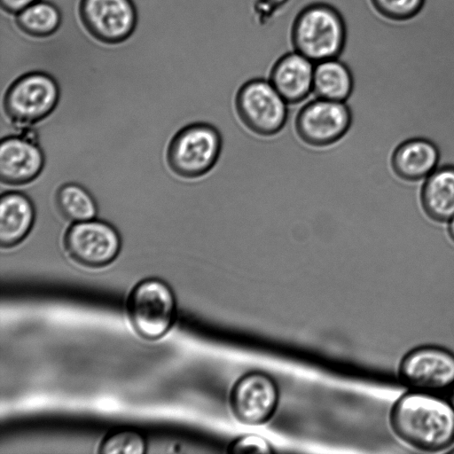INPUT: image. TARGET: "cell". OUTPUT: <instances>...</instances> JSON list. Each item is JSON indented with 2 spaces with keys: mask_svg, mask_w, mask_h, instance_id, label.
<instances>
[{
  "mask_svg": "<svg viewBox=\"0 0 454 454\" xmlns=\"http://www.w3.org/2000/svg\"><path fill=\"white\" fill-rule=\"evenodd\" d=\"M448 231L450 237L454 241V216L449 221Z\"/></svg>",
  "mask_w": 454,
  "mask_h": 454,
  "instance_id": "cell-24",
  "label": "cell"
},
{
  "mask_svg": "<svg viewBox=\"0 0 454 454\" xmlns=\"http://www.w3.org/2000/svg\"><path fill=\"white\" fill-rule=\"evenodd\" d=\"M354 85L350 68L340 58L315 64L312 92L316 98L345 102L351 96Z\"/></svg>",
  "mask_w": 454,
  "mask_h": 454,
  "instance_id": "cell-17",
  "label": "cell"
},
{
  "mask_svg": "<svg viewBox=\"0 0 454 454\" xmlns=\"http://www.w3.org/2000/svg\"><path fill=\"white\" fill-rule=\"evenodd\" d=\"M438 146L425 137H413L402 142L393 153L391 165L402 179L415 182L427 178L440 163Z\"/></svg>",
  "mask_w": 454,
  "mask_h": 454,
  "instance_id": "cell-14",
  "label": "cell"
},
{
  "mask_svg": "<svg viewBox=\"0 0 454 454\" xmlns=\"http://www.w3.org/2000/svg\"><path fill=\"white\" fill-rule=\"evenodd\" d=\"M18 27L33 37H47L59 27L62 15L59 8L47 0H39L14 15Z\"/></svg>",
  "mask_w": 454,
  "mask_h": 454,
  "instance_id": "cell-18",
  "label": "cell"
},
{
  "mask_svg": "<svg viewBox=\"0 0 454 454\" xmlns=\"http://www.w3.org/2000/svg\"><path fill=\"white\" fill-rule=\"evenodd\" d=\"M222 151L219 130L206 122H195L181 129L171 139L167 160L181 177L198 178L216 164Z\"/></svg>",
  "mask_w": 454,
  "mask_h": 454,
  "instance_id": "cell-4",
  "label": "cell"
},
{
  "mask_svg": "<svg viewBox=\"0 0 454 454\" xmlns=\"http://www.w3.org/2000/svg\"><path fill=\"white\" fill-rule=\"evenodd\" d=\"M449 401L450 403H451V405L453 406L454 408V384L451 386V387L450 388V397H449Z\"/></svg>",
  "mask_w": 454,
  "mask_h": 454,
  "instance_id": "cell-25",
  "label": "cell"
},
{
  "mask_svg": "<svg viewBox=\"0 0 454 454\" xmlns=\"http://www.w3.org/2000/svg\"><path fill=\"white\" fill-rule=\"evenodd\" d=\"M98 451L104 454H142L146 451V442L138 431L120 428L102 439Z\"/></svg>",
  "mask_w": 454,
  "mask_h": 454,
  "instance_id": "cell-20",
  "label": "cell"
},
{
  "mask_svg": "<svg viewBox=\"0 0 454 454\" xmlns=\"http://www.w3.org/2000/svg\"><path fill=\"white\" fill-rule=\"evenodd\" d=\"M351 122V111L344 102L317 98L300 109L294 126L303 143L313 147H326L340 141Z\"/></svg>",
  "mask_w": 454,
  "mask_h": 454,
  "instance_id": "cell-9",
  "label": "cell"
},
{
  "mask_svg": "<svg viewBox=\"0 0 454 454\" xmlns=\"http://www.w3.org/2000/svg\"><path fill=\"white\" fill-rule=\"evenodd\" d=\"M44 165L41 149L29 139L9 137L0 145V177L4 184L20 185L35 179Z\"/></svg>",
  "mask_w": 454,
  "mask_h": 454,
  "instance_id": "cell-13",
  "label": "cell"
},
{
  "mask_svg": "<svg viewBox=\"0 0 454 454\" xmlns=\"http://www.w3.org/2000/svg\"><path fill=\"white\" fill-rule=\"evenodd\" d=\"M126 308L134 331L146 340L161 339L176 321L175 294L160 278H148L137 283L128 295Z\"/></svg>",
  "mask_w": 454,
  "mask_h": 454,
  "instance_id": "cell-3",
  "label": "cell"
},
{
  "mask_svg": "<svg viewBox=\"0 0 454 454\" xmlns=\"http://www.w3.org/2000/svg\"><path fill=\"white\" fill-rule=\"evenodd\" d=\"M293 50L315 64L340 58L348 41V29L340 12L325 2L302 7L290 31Z\"/></svg>",
  "mask_w": 454,
  "mask_h": 454,
  "instance_id": "cell-2",
  "label": "cell"
},
{
  "mask_svg": "<svg viewBox=\"0 0 454 454\" xmlns=\"http://www.w3.org/2000/svg\"><path fill=\"white\" fill-rule=\"evenodd\" d=\"M390 427L411 447L439 452L454 444V408L435 394L411 390L390 411Z\"/></svg>",
  "mask_w": 454,
  "mask_h": 454,
  "instance_id": "cell-1",
  "label": "cell"
},
{
  "mask_svg": "<svg viewBox=\"0 0 454 454\" xmlns=\"http://www.w3.org/2000/svg\"><path fill=\"white\" fill-rule=\"evenodd\" d=\"M35 212L30 199L21 192L4 193L0 201V245L11 248L30 232Z\"/></svg>",
  "mask_w": 454,
  "mask_h": 454,
  "instance_id": "cell-15",
  "label": "cell"
},
{
  "mask_svg": "<svg viewBox=\"0 0 454 454\" xmlns=\"http://www.w3.org/2000/svg\"><path fill=\"white\" fill-rule=\"evenodd\" d=\"M59 90L48 73L31 71L14 80L4 98L7 117L18 124H32L47 117L56 107Z\"/></svg>",
  "mask_w": 454,
  "mask_h": 454,
  "instance_id": "cell-6",
  "label": "cell"
},
{
  "mask_svg": "<svg viewBox=\"0 0 454 454\" xmlns=\"http://www.w3.org/2000/svg\"><path fill=\"white\" fill-rule=\"evenodd\" d=\"M37 1L39 0H0V4L2 11L15 15Z\"/></svg>",
  "mask_w": 454,
  "mask_h": 454,
  "instance_id": "cell-23",
  "label": "cell"
},
{
  "mask_svg": "<svg viewBox=\"0 0 454 454\" xmlns=\"http://www.w3.org/2000/svg\"><path fill=\"white\" fill-rule=\"evenodd\" d=\"M230 403L234 416L241 423L250 426L265 424L278 407L277 384L264 372H247L234 383Z\"/></svg>",
  "mask_w": 454,
  "mask_h": 454,
  "instance_id": "cell-11",
  "label": "cell"
},
{
  "mask_svg": "<svg viewBox=\"0 0 454 454\" xmlns=\"http://www.w3.org/2000/svg\"><path fill=\"white\" fill-rule=\"evenodd\" d=\"M287 105L271 82L263 78L247 81L235 97L240 121L261 137H272L282 130L288 117Z\"/></svg>",
  "mask_w": 454,
  "mask_h": 454,
  "instance_id": "cell-5",
  "label": "cell"
},
{
  "mask_svg": "<svg viewBox=\"0 0 454 454\" xmlns=\"http://www.w3.org/2000/svg\"><path fill=\"white\" fill-rule=\"evenodd\" d=\"M228 452L262 453L272 450L270 444L262 436L247 434L233 440L228 446Z\"/></svg>",
  "mask_w": 454,
  "mask_h": 454,
  "instance_id": "cell-22",
  "label": "cell"
},
{
  "mask_svg": "<svg viewBox=\"0 0 454 454\" xmlns=\"http://www.w3.org/2000/svg\"><path fill=\"white\" fill-rule=\"evenodd\" d=\"M450 453H454V448L449 451Z\"/></svg>",
  "mask_w": 454,
  "mask_h": 454,
  "instance_id": "cell-26",
  "label": "cell"
},
{
  "mask_svg": "<svg viewBox=\"0 0 454 454\" xmlns=\"http://www.w3.org/2000/svg\"><path fill=\"white\" fill-rule=\"evenodd\" d=\"M315 63L293 50L272 65L269 81L288 105L302 102L312 92Z\"/></svg>",
  "mask_w": 454,
  "mask_h": 454,
  "instance_id": "cell-12",
  "label": "cell"
},
{
  "mask_svg": "<svg viewBox=\"0 0 454 454\" xmlns=\"http://www.w3.org/2000/svg\"><path fill=\"white\" fill-rule=\"evenodd\" d=\"M78 12L86 31L105 43L126 40L137 25L132 0H79Z\"/></svg>",
  "mask_w": 454,
  "mask_h": 454,
  "instance_id": "cell-10",
  "label": "cell"
},
{
  "mask_svg": "<svg viewBox=\"0 0 454 454\" xmlns=\"http://www.w3.org/2000/svg\"><path fill=\"white\" fill-rule=\"evenodd\" d=\"M374 10L382 17L403 21L416 16L422 9L425 0H370Z\"/></svg>",
  "mask_w": 454,
  "mask_h": 454,
  "instance_id": "cell-21",
  "label": "cell"
},
{
  "mask_svg": "<svg viewBox=\"0 0 454 454\" xmlns=\"http://www.w3.org/2000/svg\"><path fill=\"white\" fill-rule=\"evenodd\" d=\"M401 381L415 391L436 394L454 384V353L436 345L411 349L398 364Z\"/></svg>",
  "mask_w": 454,
  "mask_h": 454,
  "instance_id": "cell-7",
  "label": "cell"
},
{
  "mask_svg": "<svg viewBox=\"0 0 454 454\" xmlns=\"http://www.w3.org/2000/svg\"><path fill=\"white\" fill-rule=\"evenodd\" d=\"M56 206L65 219L74 223L91 220L97 214L92 196L76 184H66L59 187L56 194Z\"/></svg>",
  "mask_w": 454,
  "mask_h": 454,
  "instance_id": "cell-19",
  "label": "cell"
},
{
  "mask_svg": "<svg viewBox=\"0 0 454 454\" xmlns=\"http://www.w3.org/2000/svg\"><path fill=\"white\" fill-rule=\"evenodd\" d=\"M420 197L428 217L439 223L449 222L454 216V165L439 166L429 175Z\"/></svg>",
  "mask_w": 454,
  "mask_h": 454,
  "instance_id": "cell-16",
  "label": "cell"
},
{
  "mask_svg": "<svg viewBox=\"0 0 454 454\" xmlns=\"http://www.w3.org/2000/svg\"><path fill=\"white\" fill-rule=\"evenodd\" d=\"M64 247L75 263L88 269H101L117 258L121 241L112 225L91 219L70 226L64 237Z\"/></svg>",
  "mask_w": 454,
  "mask_h": 454,
  "instance_id": "cell-8",
  "label": "cell"
}]
</instances>
